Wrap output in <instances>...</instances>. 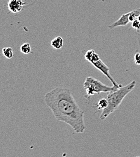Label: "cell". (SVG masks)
Masks as SVG:
<instances>
[{
    "instance_id": "obj_1",
    "label": "cell",
    "mask_w": 140,
    "mask_h": 157,
    "mask_svg": "<svg viewBox=\"0 0 140 157\" xmlns=\"http://www.w3.org/2000/svg\"><path fill=\"white\" fill-rule=\"evenodd\" d=\"M46 105L55 119L71 127L77 134L86 130L85 112L80 108L69 89L57 87L48 92L44 97Z\"/></svg>"
},
{
    "instance_id": "obj_2",
    "label": "cell",
    "mask_w": 140,
    "mask_h": 157,
    "mask_svg": "<svg viewBox=\"0 0 140 157\" xmlns=\"http://www.w3.org/2000/svg\"><path fill=\"white\" fill-rule=\"evenodd\" d=\"M136 81H133L124 87H121L116 90L108 93L107 100L108 105L106 108L103 110L100 116V119L103 120L120 106L125 97L130 93L135 87Z\"/></svg>"
},
{
    "instance_id": "obj_3",
    "label": "cell",
    "mask_w": 140,
    "mask_h": 157,
    "mask_svg": "<svg viewBox=\"0 0 140 157\" xmlns=\"http://www.w3.org/2000/svg\"><path fill=\"white\" fill-rule=\"evenodd\" d=\"M83 87L86 93L85 96L86 98L90 97L95 94H99L100 93H109L120 88L115 86H107L92 77H88L86 78L83 84Z\"/></svg>"
},
{
    "instance_id": "obj_4",
    "label": "cell",
    "mask_w": 140,
    "mask_h": 157,
    "mask_svg": "<svg viewBox=\"0 0 140 157\" xmlns=\"http://www.w3.org/2000/svg\"><path fill=\"white\" fill-rule=\"evenodd\" d=\"M92 64L97 69L100 70L104 76H106L109 78V79L110 80V81L113 84V86H115V87H122L121 85H119V84H118L115 82V81L112 78V76L111 75V74L109 73V70H110L109 68L106 64H105L101 59L98 60L97 61L92 63Z\"/></svg>"
},
{
    "instance_id": "obj_5",
    "label": "cell",
    "mask_w": 140,
    "mask_h": 157,
    "mask_svg": "<svg viewBox=\"0 0 140 157\" xmlns=\"http://www.w3.org/2000/svg\"><path fill=\"white\" fill-rule=\"evenodd\" d=\"M26 3L22 0H9L7 7L10 12L18 13L26 7Z\"/></svg>"
},
{
    "instance_id": "obj_6",
    "label": "cell",
    "mask_w": 140,
    "mask_h": 157,
    "mask_svg": "<svg viewBox=\"0 0 140 157\" xmlns=\"http://www.w3.org/2000/svg\"><path fill=\"white\" fill-rule=\"evenodd\" d=\"M130 14V12L127 13L123 14L117 21H115V22L112 24L108 27L110 29H113V28H114L117 27H118V26H125V25H127L128 23L130 22L129 19V16Z\"/></svg>"
},
{
    "instance_id": "obj_7",
    "label": "cell",
    "mask_w": 140,
    "mask_h": 157,
    "mask_svg": "<svg viewBox=\"0 0 140 157\" xmlns=\"http://www.w3.org/2000/svg\"><path fill=\"white\" fill-rule=\"evenodd\" d=\"M85 59L91 64L100 59L99 55L97 54L94 50H89L87 51L85 55Z\"/></svg>"
},
{
    "instance_id": "obj_8",
    "label": "cell",
    "mask_w": 140,
    "mask_h": 157,
    "mask_svg": "<svg viewBox=\"0 0 140 157\" xmlns=\"http://www.w3.org/2000/svg\"><path fill=\"white\" fill-rule=\"evenodd\" d=\"M51 46L56 50L62 49L63 46V39L61 36H57L54 37L51 42Z\"/></svg>"
},
{
    "instance_id": "obj_9",
    "label": "cell",
    "mask_w": 140,
    "mask_h": 157,
    "mask_svg": "<svg viewBox=\"0 0 140 157\" xmlns=\"http://www.w3.org/2000/svg\"><path fill=\"white\" fill-rule=\"evenodd\" d=\"M108 105V102L107 99H100L96 106L97 111H98L100 110H103L105 108H106Z\"/></svg>"
},
{
    "instance_id": "obj_10",
    "label": "cell",
    "mask_w": 140,
    "mask_h": 157,
    "mask_svg": "<svg viewBox=\"0 0 140 157\" xmlns=\"http://www.w3.org/2000/svg\"><path fill=\"white\" fill-rule=\"evenodd\" d=\"M3 56L8 59H12L13 56V51L12 47H4L2 50Z\"/></svg>"
},
{
    "instance_id": "obj_11",
    "label": "cell",
    "mask_w": 140,
    "mask_h": 157,
    "mask_svg": "<svg viewBox=\"0 0 140 157\" xmlns=\"http://www.w3.org/2000/svg\"><path fill=\"white\" fill-rule=\"evenodd\" d=\"M19 49L20 52L24 55H28L31 52V47L29 43H24L22 44Z\"/></svg>"
},
{
    "instance_id": "obj_12",
    "label": "cell",
    "mask_w": 140,
    "mask_h": 157,
    "mask_svg": "<svg viewBox=\"0 0 140 157\" xmlns=\"http://www.w3.org/2000/svg\"><path fill=\"white\" fill-rule=\"evenodd\" d=\"M140 15V9L134 10L130 12V14L129 16V19L130 22H132L136 19L138 18V16Z\"/></svg>"
},
{
    "instance_id": "obj_13",
    "label": "cell",
    "mask_w": 140,
    "mask_h": 157,
    "mask_svg": "<svg viewBox=\"0 0 140 157\" xmlns=\"http://www.w3.org/2000/svg\"><path fill=\"white\" fill-rule=\"evenodd\" d=\"M132 27L136 29L138 31L140 30V22L138 19H136L132 22Z\"/></svg>"
},
{
    "instance_id": "obj_14",
    "label": "cell",
    "mask_w": 140,
    "mask_h": 157,
    "mask_svg": "<svg viewBox=\"0 0 140 157\" xmlns=\"http://www.w3.org/2000/svg\"><path fill=\"white\" fill-rule=\"evenodd\" d=\"M134 61L135 64L140 65V53H137L134 56Z\"/></svg>"
},
{
    "instance_id": "obj_15",
    "label": "cell",
    "mask_w": 140,
    "mask_h": 157,
    "mask_svg": "<svg viewBox=\"0 0 140 157\" xmlns=\"http://www.w3.org/2000/svg\"><path fill=\"white\" fill-rule=\"evenodd\" d=\"M138 20H139V21L140 22V15L138 16V18H137Z\"/></svg>"
},
{
    "instance_id": "obj_16",
    "label": "cell",
    "mask_w": 140,
    "mask_h": 157,
    "mask_svg": "<svg viewBox=\"0 0 140 157\" xmlns=\"http://www.w3.org/2000/svg\"><path fill=\"white\" fill-rule=\"evenodd\" d=\"M136 157H140V156H136Z\"/></svg>"
}]
</instances>
